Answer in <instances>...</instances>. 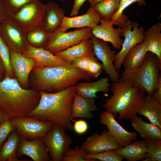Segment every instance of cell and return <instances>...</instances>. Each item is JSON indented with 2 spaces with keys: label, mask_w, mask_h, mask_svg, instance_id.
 Returning <instances> with one entry per match:
<instances>
[{
  "label": "cell",
  "mask_w": 161,
  "mask_h": 161,
  "mask_svg": "<svg viewBox=\"0 0 161 161\" xmlns=\"http://www.w3.org/2000/svg\"><path fill=\"white\" fill-rule=\"evenodd\" d=\"M75 85L57 92H39L38 104L27 116L52 122L65 129L73 130L71 116L74 96L76 93Z\"/></svg>",
  "instance_id": "6da1fadb"
},
{
  "label": "cell",
  "mask_w": 161,
  "mask_h": 161,
  "mask_svg": "<svg viewBox=\"0 0 161 161\" xmlns=\"http://www.w3.org/2000/svg\"><path fill=\"white\" fill-rule=\"evenodd\" d=\"M40 92L22 87L16 78L0 80V109L11 118L27 116L38 104Z\"/></svg>",
  "instance_id": "7a4b0ae2"
},
{
  "label": "cell",
  "mask_w": 161,
  "mask_h": 161,
  "mask_svg": "<svg viewBox=\"0 0 161 161\" xmlns=\"http://www.w3.org/2000/svg\"><path fill=\"white\" fill-rule=\"evenodd\" d=\"M30 73L33 89L50 93L65 90L81 80L92 79L87 73L72 66L35 67Z\"/></svg>",
  "instance_id": "3957f363"
},
{
  "label": "cell",
  "mask_w": 161,
  "mask_h": 161,
  "mask_svg": "<svg viewBox=\"0 0 161 161\" xmlns=\"http://www.w3.org/2000/svg\"><path fill=\"white\" fill-rule=\"evenodd\" d=\"M113 94L107 99L102 106L105 111L112 113L118 120H130L137 114L146 93L134 87L121 78L112 84Z\"/></svg>",
  "instance_id": "277c9868"
},
{
  "label": "cell",
  "mask_w": 161,
  "mask_h": 161,
  "mask_svg": "<svg viewBox=\"0 0 161 161\" xmlns=\"http://www.w3.org/2000/svg\"><path fill=\"white\" fill-rule=\"evenodd\" d=\"M161 71V63L156 56L147 52L141 65L132 70H124L121 78L152 96L157 88Z\"/></svg>",
  "instance_id": "5b68a950"
},
{
  "label": "cell",
  "mask_w": 161,
  "mask_h": 161,
  "mask_svg": "<svg viewBox=\"0 0 161 161\" xmlns=\"http://www.w3.org/2000/svg\"><path fill=\"white\" fill-rule=\"evenodd\" d=\"M46 11V4L39 0H33L24 6L17 12L8 16L27 32L42 27Z\"/></svg>",
  "instance_id": "8992f818"
},
{
  "label": "cell",
  "mask_w": 161,
  "mask_h": 161,
  "mask_svg": "<svg viewBox=\"0 0 161 161\" xmlns=\"http://www.w3.org/2000/svg\"><path fill=\"white\" fill-rule=\"evenodd\" d=\"M93 36L90 28H83L66 32L61 31L58 27L51 33L44 48L55 54Z\"/></svg>",
  "instance_id": "52a82bcc"
},
{
  "label": "cell",
  "mask_w": 161,
  "mask_h": 161,
  "mask_svg": "<svg viewBox=\"0 0 161 161\" xmlns=\"http://www.w3.org/2000/svg\"><path fill=\"white\" fill-rule=\"evenodd\" d=\"M123 36L124 37L121 49L116 54L114 65L120 73L123 61L128 52L137 44L142 43L145 39V30L143 26L139 27L138 23L128 20L122 27Z\"/></svg>",
  "instance_id": "ba28073f"
},
{
  "label": "cell",
  "mask_w": 161,
  "mask_h": 161,
  "mask_svg": "<svg viewBox=\"0 0 161 161\" xmlns=\"http://www.w3.org/2000/svg\"><path fill=\"white\" fill-rule=\"evenodd\" d=\"M15 130L21 137L27 139H42L54 126L52 122H44L27 116L11 119Z\"/></svg>",
  "instance_id": "9c48e42d"
},
{
  "label": "cell",
  "mask_w": 161,
  "mask_h": 161,
  "mask_svg": "<svg viewBox=\"0 0 161 161\" xmlns=\"http://www.w3.org/2000/svg\"><path fill=\"white\" fill-rule=\"evenodd\" d=\"M65 130L63 127L55 124L52 129L42 139L52 161H61L64 153L72 143V139L65 134Z\"/></svg>",
  "instance_id": "30bf717a"
},
{
  "label": "cell",
  "mask_w": 161,
  "mask_h": 161,
  "mask_svg": "<svg viewBox=\"0 0 161 161\" xmlns=\"http://www.w3.org/2000/svg\"><path fill=\"white\" fill-rule=\"evenodd\" d=\"M26 34L8 16L0 21V35L10 49L22 53L29 45Z\"/></svg>",
  "instance_id": "8fae6325"
},
{
  "label": "cell",
  "mask_w": 161,
  "mask_h": 161,
  "mask_svg": "<svg viewBox=\"0 0 161 161\" xmlns=\"http://www.w3.org/2000/svg\"><path fill=\"white\" fill-rule=\"evenodd\" d=\"M93 42L94 55L101 62L102 70L107 74L109 79L113 82L117 81L119 73L114 65L115 51L112 50L106 42L93 36L91 38Z\"/></svg>",
  "instance_id": "7c38bea8"
},
{
  "label": "cell",
  "mask_w": 161,
  "mask_h": 161,
  "mask_svg": "<svg viewBox=\"0 0 161 161\" xmlns=\"http://www.w3.org/2000/svg\"><path fill=\"white\" fill-rule=\"evenodd\" d=\"M22 54L33 60L35 68L72 66L63 59L44 48L35 47L29 44Z\"/></svg>",
  "instance_id": "4fadbf2b"
},
{
  "label": "cell",
  "mask_w": 161,
  "mask_h": 161,
  "mask_svg": "<svg viewBox=\"0 0 161 161\" xmlns=\"http://www.w3.org/2000/svg\"><path fill=\"white\" fill-rule=\"evenodd\" d=\"M122 147L108 130L103 131L100 134H93L86 138L81 147L87 153L90 154L117 149Z\"/></svg>",
  "instance_id": "5bb4252c"
},
{
  "label": "cell",
  "mask_w": 161,
  "mask_h": 161,
  "mask_svg": "<svg viewBox=\"0 0 161 161\" xmlns=\"http://www.w3.org/2000/svg\"><path fill=\"white\" fill-rule=\"evenodd\" d=\"M115 117L111 113L102 112L100 114V122L106 126L110 133L123 147L136 140L137 134L134 131L126 130L116 120Z\"/></svg>",
  "instance_id": "9a60e30c"
},
{
  "label": "cell",
  "mask_w": 161,
  "mask_h": 161,
  "mask_svg": "<svg viewBox=\"0 0 161 161\" xmlns=\"http://www.w3.org/2000/svg\"><path fill=\"white\" fill-rule=\"evenodd\" d=\"M10 51V63L15 78L21 86L26 89L28 86L30 74L35 67L34 62L21 53L11 49Z\"/></svg>",
  "instance_id": "2e32d148"
},
{
  "label": "cell",
  "mask_w": 161,
  "mask_h": 161,
  "mask_svg": "<svg viewBox=\"0 0 161 161\" xmlns=\"http://www.w3.org/2000/svg\"><path fill=\"white\" fill-rule=\"evenodd\" d=\"M17 155L28 156L34 161H48L50 160L47 148L42 139L36 138L30 141L21 137L18 146Z\"/></svg>",
  "instance_id": "e0dca14e"
},
{
  "label": "cell",
  "mask_w": 161,
  "mask_h": 161,
  "mask_svg": "<svg viewBox=\"0 0 161 161\" xmlns=\"http://www.w3.org/2000/svg\"><path fill=\"white\" fill-rule=\"evenodd\" d=\"M100 25L92 29L93 36L105 42L111 43L113 47L120 49L121 47L123 40L122 27L115 29L110 20L101 18Z\"/></svg>",
  "instance_id": "ac0fdd59"
},
{
  "label": "cell",
  "mask_w": 161,
  "mask_h": 161,
  "mask_svg": "<svg viewBox=\"0 0 161 161\" xmlns=\"http://www.w3.org/2000/svg\"><path fill=\"white\" fill-rule=\"evenodd\" d=\"M100 19L94 6L90 7L86 13L83 15L71 17L65 16L59 28L63 32H66L72 28L92 29L98 25Z\"/></svg>",
  "instance_id": "d6986e66"
},
{
  "label": "cell",
  "mask_w": 161,
  "mask_h": 161,
  "mask_svg": "<svg viewBox=\"0 0 161 161\" xmlns=\"http://www.w3.org/2000/svg\"><path fill=\"white\" fill-rule=\"evenodd\" d=\"M70 64L78 58L94 55L93 42L91 38L83 40L78 44L55 54Z\"/></svg>",
  "instance_id": "ffe728a7"
},
{
  "label": "cell",
  "mask_w": 161,
  "mask_h": 161,
  "mask_svg": "<svg viewBox=\"0 0 161 161\" xmlns=\"http://www.w3.org/2000/svg\"><path fill=\"white\" fill-rule=\"evenodd\" d=\"M97 110L98 108L95 103L94 98L84 97L76 93L73 98L71 119H92L94 117L92 112Z\"/></svg>",
  "instance_id": "44dd1931"
},
{
  "label": "cell",
  "mask_w": 161,
  "mask_h": 161,
  "mask_svg": "<svg viewBox=\"0 0 161 161\" xmlns=\"http://www.w3.org/2000/svg\"><path fill=\"white\" fill-rule=\"evenodd\" d=\"M109 81V78L103 77L94 82L78 83L75 85L76 93L84 97L97 98V92L106 93L110 90Z\"/></svg>",
  "instance_id": "7402d4cb"
},
{
  "label": "cell",
  "mask_w": 161,
  "mask_h": 161,
  "mask_svg": "<svg viewBox=\"0 0 161 161\" xmlns=\"http://www.w3.org/2000/svg\"><path fill=\"white\" fill-rule=\"evenodd\" d=\"M137 114L145 116L151 123L161 128V103L152 96H146Z\"/></svg>",
  "instance_id": "603a6c76"
},
{
  "label": "cell",
  "mask_w": 161,
  "mask_h": 161,
  "mask_svg": "<svg viewBox=\"0 0 161 161\" xmlns=\"http://www.w3.org/2000/svg\"><path fill=\"white\" fill-rule=\"evenodd\" d=\"M113 150L128 161H143L147 157L148 148L145 140H135L120 148Z\"/></svg>",
  "instance_id": "cb8c5ba5"
},
{
  "label": "cell",
  "mask_w": 161,
  "mask_h": 161,
  "mask_svg": "<svg viewBox=\"0 0 161 161\" xmlns=\"http://www.w3.org/2000/svg\"><path fill=\"white\" fill-rule=\"evenodd\" d=\"M46 5V13L42 27L47 32L52 33L61 25L65 16V12L55 2H49Z\"/></svg>",
  "instance_id": "d4e9b609"
},
{
  "label": "cell",
  "mask_w": 161,
  "mask_h": 161,
  "mask_svg": "<svg viewBox=\"0 0 161 161\" xmlns=\"http://www.w3.org/2000/svg\"><path fill=\"white\" fill-rule=\"evenodd\" d=\"M148 42L144 39L143 41L132 48L124 58L122 64L124 70H130L136 69L143 63L148 52Z\"/></svg>",
  "instance_id": "484cf974"
},
{
  "label": "cell",
  "mask_w": 161,
  "mask_h": 161,
  "mask_svg": "<svg viewBox=\"0 0 161 161\" xmlns=\"http://www.w3.org/2000/svg\"><path fill=\"white\" fill-rule=\"evenodd\" d=\"M130 120L133 129L144 140L161 139V128L158 126L144 121L137 115L133 116Z\"/></svg>",
  "instance_id": "4316f807"
},
{
  "label": "cell",
  "mask_w": 161,
  "mask_h": 161,
  "mask_svg": "<svg viewBox=\"0 0 161 161\" xmlns=\"http://www.w3.org/2000/svg\"><path fill=\"white\" fill-rule=\"evenodd\" d=\"M21 138L15 131L10 134L0 150V161H23L17 155Z\"/></svg>",
  "instance_id": "83f0119b"
},
{
  "label": "cell",
  "mask_w": 161,
  "mask_h": 161,
  "mask_svg": "<svg viewBox=\"0 0 161 161\" xmlns=\"http://www.w3.org/2000/svg\"><path fill=\"white\" fill-rule=\"evenodd\" d=\"M161 23L157 22L144 31L148 52L154 54L161 63Z\"/></svg>",
  "instance_id": "f1b7e54d"
},
{
  "label": "cell",
  "mask_w": 161,
  "mask_h": 161,
  "mask_svg": "<svg viewBox=\"0 0 161 161\" xmlns=\"http://www.w3.org/2000/svg\"><path fill=\"white\" fill-rule=\"evenodd\" d=\"M120 0H104L94 6L100 17L110 20L119 8Z\"/></svg>",
  "instance_id": "f546056e"
},
{
  "label": "cell",
  "mask_w": 161,
  "mask_h": 161,
  "mask_svg": "<svg viewBox=\"0 0 161 161\" xmlns=\"http://www.w3.org/2000/svg\"><path fill=\"white\" fill-rule=\"evenodd\" d=\"M51 33L43 27L27 32V39L29 45L37 48H44Z\"/></svg>",
  "instance_id": "4dcf8cb0"
},
{
  "label": "cell",
  "mask_w": 161,
  "mask_h": 161,
  "mask_svg": "<svg viewBox=\"0 0 161 161\" xmlns=\"http://www.w3.org/2000/svg\"><path fill=\"white\" fill-rule=\"evenodd\" d=\"M137 2L139 5L143 6L146 5L145 0H120L118 9L110 20L113 25H118L122 27L128 20L127 16L123 14L124 10L130 5Z\"/></svg>",
  "instance_id": "1f68e13d"
},
{
  "label": "cell",
  "mask_w": 161,
  "mask_h": 161,
  "mask_svg": "<svg viewBox=\"0 0 161 161\" xmlns=\"http://www.w3.org/2000/svg\"><path fill=\"white\" fill-rule=\"evenodd\" d=\"M148 148L147 155L143 161H161V139L145 140Z\"/></svg>",
  "instance_id": "d6a6232c"
},
{
  "label": "cell",
  "mask_w": 161,
  "mask_h": 161,
  "mask_svg": "<svg viewBox=\"0 0 161 161\" xmlns=\"http://www.w3.org/2000/svg\"><path fill=\"white\" fill-rule=\"evenodd\" d=\"M0 57L5 72V75L16 78L11 65L10 49L0 35Z\"/></svg>",
  "instance_id": "836d02e7"
},
{
  "label": "cell",
  "mask_w": 161,
  "mask_h": 161,
  "mask_svg": "<svg viewBox=\"0 0 161 161\" xmlns=\"http://www.w3.org/2000/svg\"><path fill=\"white\" fill-rule=\"evenodd\" d=\"M85 159L88 161H121L123 157L114 152L113 150H108L94 154L86 153Z\"/></svg>",
  "instance_id": "e575fe53"
},
{
  "label": "cell",
  "mask_w": 161,
  "mask_h": 161,
  "mask_svg": "<svg viewBox=\"0 0 161 161\" xmlns=\"http://www.w3.org/2000/svg\"><path fill=\"white\" fill-rule=\"evenodd\" d=\"M86 153L83 149L78 146L74 149L70 148L64 153L61 161H88L84 158Z\"/></svg>",
  "instance_id": "d590c367"
},
{
  "label": "cell",
  "mask_w": 161,
  "mask_h": 161,
  "mask_svg": "<svg viewBox=\"0 0 161 161\" xmlns=\"http://www.w3.org/2000/svg\"><path fill=\"white\" fill-rule=\"evenodd\" d=\"M14 131L15 127L11 119L5 120L0 123V150L9 135Z\"/></svg>",
  "instance_id": "8d00e7d4"
},
{
  "label": "cell",
  "mask_w": 161,
  "mask_h": 161,
  "mask_svg": "<svg viewBox=\"0 0 161 161\" xmlns=\"http://www.w3.org/2000/svg\"><path fill=\"white\" fill-rule=\"evenodd\" d=\"M33 0H3L8 15L17 12L24 6Z\"/></svg>",
  "instance_id": "74e56055"
},
{
  "label": "cell",
  "mask_w": 161,
  "mask_h": 161,
  "mask_svg": "<svg viewBox=\"0 0 161 161\" xmlns=\"http://www.w3.org/2000/svg\"><path fill=\"white\" fill-rule=\"evenodd\" d=\"M97 58L93 56H87L78 58L70 64L72 67L87 73L91 63Z\"/></svg>",
  "instance_id": "f35d334b"
},
{
  "label": "cell",
  "mask_w": 161,
  "mask_h": 161,
  "mask_svg": "<svg viewBox=\"0 0 161 161\" xmlns=\"http://www.w3.org/2000/svg\"><path fill=\"white\" fill-rule=\"evenodd\" d=\"M102 66L97 58L90 64L87 73L92 78H97L102 72Z\"/></svg>",
  "instance_id": "ab89813d"
},
{
  "label": "cell",
  "mask_w": 161,
  "mask_h": 161,
  "mask_svg": "<svg viewBox=\"0 0 161 161\" xmlns=\"http://www.w3.org/2000/svg\"><path fill=\"white\" fill-rule=\"evenodd\" d=\"M72 121L74 123L73 125V130L78 134H82L85 133L88 129V125L85 120H75L72 119Z\"/></svg>",
  "instance_id": "60d3db41"
},
{
  "label": "cell",
  "mask_w": 161,
  "mask_h": 161,
  "mask_svg": "<svg viewBox=\"0 0 161 161\" xmlns=\"http://www.w3.org/2000/svg\"><path fill=\"white\" fill-rule=\"evenodd\" d=\"M87 0H74L70 16H76L78 13L80 7Z\"/></svg>",
  "instance_id": "b9f144b4"
},
{
  "label": "cell",
  "mask_w": 161,
  "mask_h": 161,
  "mask_svg": "<svg viewBox=\"0 0 161 161\" xmlns=\"http://www.w3.org/2000/svg\"><path fill=\"white\" fill-rule=\"evenodd\" d=\"M161 103V75L159 76L157 86L155 91L152 96Z\"/></svg>",
  "instance_id": "7bdbcfd3"
},
{
  "label": "cell",
  "mask_w": 161,
  "mask_h": 161,
  "mask_svg": "<svg viewBox=\"0 0 161 161\" xmlns=\"http://www.w3.org/2000/svg\"><path fill=\"white\" fill-rule=\"evenodd\" d=\"M8 16L3 0H0V21L5 19Z\"/></svg>",
  "instance_id": "ee69618b"
},
{
  "label": "cell",
  "mask_w": 161,
  "mask_h": 161,
  "mask_svg": "<svg viewBox=\"0 0 161 161\" xmlns=\"http://www.w3.org/2000/svg\"><path fill=\"white\" fill-rule=\"evenodd\" d=\"M11 119L10 117L6 113L0 109V123L5 120Z\"/></svg>",
  "instance_id": "f6af8a7d"
},
{
  "label": "cell",
  "mask_w": 161,
  "mask_h": 161,
  "mask_svg": "<svg viewBox=\"0 0 161 161\" xmlns=\"http://www.w3.org/2000/svg\"><path fill=\"white\" fill-rule=\"evenodd\" d=\"M104 0H87L90 3V7L94 6L98 3Z\"/></svg>",
  "instance_id": "bcb514c9"
},
{
  "label": "cell",
  "mask_w": 161,
  "mask_h": 161,
  "mask_svg": "<svg viewBox=\"0 0 161 161\" xmlns=\"http://www.w3.org/2000/svg\"><path fill=\"white\" fill-rule=\"evenodd\" d=\"M4 70L1 59L0 57V79L1 78L2 72Z\"/></svg>",
  "instance_id": "7dc6e473"
},
{
  "label": "cell",
  "mask_w": 161,
  "mask_h": 161,
  "mask_svg": "<svg viewBox=\"0 0 161 161\" xmlns=\"http://www.w3.org/2000/svg\"><path fill=\"white\" fill-rule=\"evenodd\" d=\"M61 1H66V0H61Z\"/></svg>",
  "instance_id": "c3c4849f"
}]
</instances>
